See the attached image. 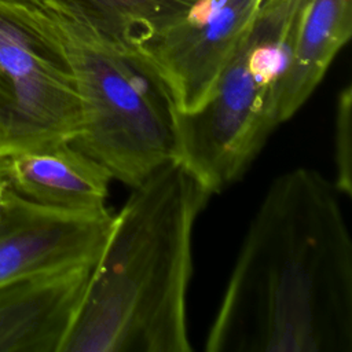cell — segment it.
Instances as JSON below:
<instances>
[{"instance_id":"1","label":"cell","mask_w":352,"mask_h":352,"mask_svg":"<svg viewBox=\"0 0 352 352\" xmlns=\"http://www.w3.org/2000/svg\"><path fill=\"white\" fill-rule=\"evenodd\" d=\"M333 182L279 175L243 238L206 352H352V239Z\"/></svg>"},{"instance_id":"2","label":"cell","mask_w":352,"mask_h":352,"mask_svg":"<svg viewBox=\"0 0 352 352\" xmlns=\"http://www.w3.org/2000/svg\"><path fill=\"white\" fill-rule=\"evenodd\" d=\"M212 194L177 160L114 214L60 352H190L192 235Z\"/></svg>"},{"instance_id":"3","label":"cell","mask_w":352,"mask_h":352,"mask_svg":"<svg viewBox=\"0 0 352 352\" xmlns=\"http://www.w3.org/2000/svg\"><path fill=\"white\" fill-rule=\"evenodd\" d=\"M309 0H261L195 110H173L175 160L213 195L235 183L279 121V82Z\"/></svg>"},{"instance_id":"4","label":"cell","mask_w":352,"mask_h":352,"mask_svg":"<svg viewBox=\"0 0 352 352\" xmlns=\"http://www.w3.org/2000/svg\"><path fill=\"white\" fill-rule=\"evenodd\" d=\"M50 14L80 102L70 143L133 188L175 160L173 107L133 48Z\"/></svg>"},{"instance_id":"5","label":"cell","mask_w":352,"mask_h":352,"mask_svg":"<svg viewBox=\"0 0 352 352\" xmlns=\"http://www.w3.org/2000/svg\"><path fill=\"white\" fill-rule=\"evenodd\" d=\"M78 129V95L50 11L0 1L1 148L72 142Z\"/></svg>"},{"instance_id":"6","label":"cell","mask_w":352,"mask_h":352,"mask_svg":"<svg viewBox=\"0 0 352 352\" xmlns=\"http://www.w3.org/2000/svg\"><path fill=\"white\" fill-rule=\"evenodd\" d=\"M261 0H199L133 50L179 113L198 109L250 25Z\"/></svg>"},{"instance_id":"7","label":"cell","mask_w":352,"mask_h":352,"mask_svg":"<svg viewBox=\"0 0 352 352\" xmlns=\"http://www.w3.org/2000/svg\"><path fill=\"white\" fill-rule=\"evenodd\" d=\"M113 219L107 208L48 206L7 188L0 201V286L95 263Z\"/></svg>"},{"instance_id":"8","label":"cell","mask_w":352,"mask_h":352,"mask_svg":"<svg viewBox=\"0 0 352 352\" xmlns=\"http://www.w3.org/2000/svg\"><path fill=\"white\" fill-rule=\"evenodd\" d=\"M94 263L0 286V352H60Z\"/></svg>"},{"instance_id":"9","label":"cell","mask_w":352,"mask_h":352,"mask_svg":"<svg viewBox=\"0 0 352 352\" xmlns=\"http://www.w3.org/2000/svg\"><path fill=\"white\" fill-rule=\"evenodd\" d=\"M0 179L11 191L72 210L106 208L111 173L70 142L0 148Z\"/></svg>"},{"instance_id":"10","label":"cell","mask_w":352,"mask_h":352,"mask_svg":"<svg viewBox=\"0 0 352 352\" xmlns=\"http://www.w3.org/2000/svg\"><path fill=\"white\" fill-rule=\"evenodd\" d=\"M351 34L352 0H309L279 82L280 122L308 100Z\"/></svg>"},{"instance_id":"11","label":"cell","mask_w":352,"mask_h":352,"mask_svg":"<svg viewBox=\"0 0 352 352\" xmlns=\"http://www.w3.org/2000/svg\"><path fill=\"white\" fill-rule=\"evenodd\" d=\"M199 0H44L70 21L133 48L184 16Z\"/></svg>"},{"instance_id":"12","label":"cell","mask_w":352,"mask_h":352,"mask_svg":"<svg viewBox=\"0 0 352 352\" xmlns=\"http://www.w3.org/2000/svg\"><path fill=\"white\" fill-rule=\"evenodd\" d=\"M334 186L340 194L352 192V88L340 91L334 117Z\"/></svg>"},{"instance_id":"13","label":"cell","mask_w":352,"mask_h":352,"mask_svg":"<svg viewBox=\"0 0 352 352\" xmlns=\"http://www.w3.org/2000/svg\"><path fill=\"white\" fill-rule=\"evenodd\" d=\"M3 3H11V4H22V6H30V7H45L44 0H0Z\"/></svg>"},{"instance_id":"14","label":"cell","mask_w":352,"mask_h":352,"mask_svg":"<svg viewBox=\"0 0 352 352\" xmlns=\"http://www.w3.org/2000/svg\"><path fill=\"white\" fill-rule=\"evenodd\" d=\"M6 190H7V186H6V183H4V182L0 179V199L3 198V195H4Z\"/></svg>"},{"instance_id":"15","label":"cell","mask_w":352,"mask_h":352,"mask_svg":"<svg viewBox=\"0 0 352 352\" xmlns=\"http://www.w3.org/2000/svg\"><path fill=\"white\" fill-rule=\"evenodd\" d=\"M0 148H1V135H0Z\"/></svg>"},{"instance_id":"16","label":"cell","mask_w":352,"mask_h":352,"mask_svg":"<svg viewBox=\"0 0 352 352\" xmlns=\"http://www.w3.org/2000/svg\"><path fill=\"white\" fill-rule=\"evenodd\" d=\"M0 201H1V199H0Z\"/></svg>"}]
</instances>
